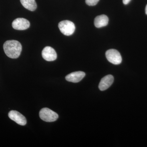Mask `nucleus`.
Wrapping results in <instances>:
<instances>
[{"instance_id":"13","label":"nucleus","mask_w":147,"mask_h":147,"mask_svg":"<svg viewBox=\"0 0 147 147\" xmlns=\"http://www.w3.org/2000/svg\"><path fill=\"white\" fill-rule=\"evenodd\" d=\"M130 1H131V0H123V4L125 5L128 4Z\"/></svg>"},{"instance_id":"2","label":"nucleus","mask_w":147,"mask_h":147,"mask_svg":"<svg viewBox=\"0 0 147 147\" xmlns=\"http://www.w3.org/2000/svg\"><path fill=\"white\" fill-rule=\"evenodd\" d=\"M62 33L65 36H70L75 31V26L73 22L68 20L61 21L58 25Z\"/></svg>"},{"instance_id":"1","label":"nucleus","mask_w":147,"mask_h":147,"mask_svg":"<svg viewBox=\"0 0 147 147\" xmlns=\"http://www.w3.org/2000/svg\"><path fill=\"white\" fill-rule=\"evenodd\" d=\"M3 49L6 55L11 59H16L19 57L22 51V45L16 40H8L3 45Z\"/></svg>"},{"instance_id":"3","label":"nucleus","mask_w":147,"mask_h":147,"mask_svg":"<svg viewBox=\"0 0 147 147\" xmlns=\"http://www.w3.org/2000/svg\"><path fill=\"white\" fill-rule=\"evenodd\" d=\"M39 116L42 120L47 122L55 121L59 118L57 113L47 108L41 109L40 111Z\"/></svg>"},{"instance_id":"9","label":"nucleus","mask_w":147,"mask_h":147,"mask_svg":"<svg viewBox=\"0 0 147 147\" xmlns=\"http://www.w3.org/2000/svg\"><path fill=\"white\" fill-rule=\"evenodd\" d=\"M114 77L113 75H108L104 76L100 80L99 83V89L101 91H104L108 89L112 85L114 82Z\"/></svg>"},{"instance_id":"5","label":"nucleus","mask_w":147,"mask_h":147,"mask_svg":"<svg viewBox=\"0 0 147 147\" xmlns=\"http://www.w3.org/2000/svg\"><path fill=\"white\" fill-rule=\"evenodd\" d=\"M9 117L18 124L25 125L26 124L27 121L24 115L15 110H11L8 114Z\"/></svg>"},{"instance_id":"14","label":"nucleus","mask_w":147,"mask_h":147,"mask_svg":"<svg viewBox=\"0 0 147 147\" xmlns=\"http://www.w3.org/2000/svg\"><path fill=\"white\" fill-rule=\"evenodd\" d=\"M145 12H146V13L147 15V5L146 6V9H145Z\"/></svg>"},{"instance_id":"12","label":"nucleus","mask_w":147,"mask_h":147,"mask_svg":"<svg viewBox=\"0 0 147 147\" xmlns=\"http://www.w3.org/2000/svg\"><path fill=\"white\" fill-rule=\"evenodd\" d=\"M99 0H86V3L88 5L94 6L96 5Z\"/></svg>"},{"instance_id":"10","label":"nucleus","mask_w":147,"mask_h":147,"mask_svg":"<svg viewBox=\"0 0 147 147\" xmlns=\"http://www.w3.org/2000/svg\"><path fill=\"white\" fill-rule=\"evenodd\" d=\"M109 19L108 16L102 14L96 16L94 19V26L97 28L106 26L108 25Z\"/></svg>"},{"instance_id":"6","label":"nucleus","mask_w":147,"mask_h":147,"mask_svg":"<svg viewBox=\"0 0 147 147\" xmlns=\"http://www.w3.org/2000/svg\"><path fill=\"white\" fill-rule=\"evenodd\" d=\"M12 26L15 30H23L28 28L30 26V23L25 18H17L12 22Z\"/></svg>"},{"instance_id":"7","label":"nucleus","mask_w":147,"mask_h":147,"mask_svg":"<svg viewBox=\"0 0 147 147\" xmlns=\"http://www.w3.org/2000/svg\"><path fill=\"white\" fill-rule=\"evenodd\" d=\"M42 58L48 61H54L57 59V54L53 47L50 46L45 47L42 52Z\"/></svg>"},{"instance_id":"8","label":"nucleus","mask_w":147,"mask_h":147,"mask_svg":"<svg viewBox=\"0 0 147 147\" xmlns=\"http://www.w3.org/2000/svg\"><path fill=\"white\" fill-rule=\"evenodd\" d=\"M86 74L84 71H77L72 72L66 76L65 79L69 82L78 83L85 77Z\"/></svg>"},{"instance_id":"4","label":"nucleus","mask_w":147,"mask_h":147,"mask_svg":"<svg viewBox=\"0 0 147 147\" xmlns=\"http://www.w3.org/2000/svg\"><path fill=\"white\" fill-rule=\"evenodd\" d=\"M105 56L107 60L113 64L119 65L122 62V59L120 53L115 49H110L106 51Z\"/></svg>"},{"instance_id":"11","label":"nucleus","mask_w":147,"mask_h":147,"mask_svg":"<svg viewBox=\"0 0 147 147\" xmlns=\"http://www.w3.org/2000/svg\"><path fill=\"white\" fill-rule=\"evenodd\" d=\"M22 5L31 11H34L36 9L37 5L35 0H20Z\"/></svg>"}]
</instances>
